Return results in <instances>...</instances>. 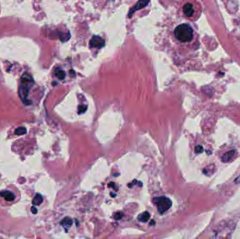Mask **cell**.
<instances>
[{"label":"cell","instance_id":"5bb4252c","mask_svg":"<svg viewBox=\"0 0 240 239\" xmlns=\"http://www.w3.org/2000/svg\"><path fill=\"white\" fill-rule=\"evenodd\" d=\"M87 106H86V105H80L78 107V113L79 114L84 113V112L87 111Z\"/></svg>","mask_w":240,"mask_h":239},{"label":"cell","instance_id":"7c38bea8","mask_svg":"<svg viewBox=\"0 0 240 239\" xmlns=\"http://www.w3.org/2000/svg\"><path fill=\"white\" fill-rule=\"evenodd\" d=\"M55 74H56V76L57 78H58V79H61V80L64 79V78L65 77V72H64L63 70H62V69H57L56 70Z\"/></svg>","mask_w":240,"mask_h":239},{"label":"cell","instance_id":"d6986e66","mask_svg":"<svg viewBox=\"0 0 240 239\" xmlns=\"http://www.w3.org/2000/svg\"><path fill=\"white\" fill-rule=\"evenodd\" d=\"M239 182H240V176L238 177V178H237L235 179V180H234V182H235L236 184H238Z\"/></svg>","mask_w":240,"mask_h":239},{"label":"cell","instance_id":"7a4b0ae2","mask_svg":"<svg viewBox=\"0 0 240 239\" xmlns=\"http://www.w3.org/2000/svg\"><path fill=\"white\" fill-rule=\"evenodd\" d=\"M33 84V79L30 75L26 73L21 78V84L19 88V95L20 98L25 103V100L28 97L29 91Z\"/></svg>","mask_w":240,"mask_h":239},{"label":"cell","instance_id":"277c9868","mask_svg":"<svg viewBox=\"0 0 240 239\" xmlns=\"http://www.w3.org/2000/svg\"><path fill=\"white\" fill-rule=\"evenodd\" d=\"M182 12L184 16L188 19H192L194 17L195 10L193 3L190 2H187L182 6Z\"/></svg>","mask_w":240,"mask_h":239},{"label":"cell","instance_id":"ba28073f","mask_svg":"<svg viewBox=\"0 0 240 239\" xmlns=\"http://www.w3.org/2000/svg\"><path fill=\"white\" fill-rule=\"evenodd\" d=\"M234 153H235V151L234 150H230L228 152H226L224 154L222 157H221V161L224 163H227L232 159V158L234 157Z\"/></svg>","mask_w":240,"mask_h":239},{"label":"cell","instance_id":"ffe728a7","mask_svg":"<svg viewBox=\"0 0 240 239\" xmlns=\"http://www.w3.org/2000/svg\"><path fill=\"white\" fill-rule=\"evenodd\" d=\"M154 225V224H155V222H154V220H152V221H151V223H150V225Z\"/></svg>","mask_w":240,"mask_h":239},{"label":"cell","instance_id":"52a82bcc","mask_svg":"<svg viewBox=\"0 0 240 239\" xmlns=\"http://www.w3.org/2000/svg\"><path fill=\"white\" fill-rule=\"evenodd\" d=\"M0 197H3L5 200L8 201H12L16 198V196L9 191H2L0 192Z\"/></svg>","mask_w":240,"mask_h":239},{"label":"cell","instance_id":"3957f363","mask_svg":"<svg viewBox=\"0 0 240 239\" xmlns=\"http://www.w3.org/2000/svg\"><path fill=\"white\" fill-rule=\"evenodd\" d=\"M153 203L157 206V210L160 214H163L169 210L172 206V201L169 198L165 197L154 198Z\"/></svg>","mask_w":240,"mask_h":239},{"label":"cell","instance_id":"4fadbf2b","mask_svg":"<svg viewBox=\"0 0 240 239\" xmlns=\"http://www.w3.org/2000/svg\"><path fill=\"white\" fill-rule=\"evenodd\" d=\"M27 133V129L24 127H19L16 130V134L18 135H25Z\"/></svg>","mask_w":240,"mask_h":239},{"label":"cell","instance_id":"30bf717a","mask_svg":"<svg viewBox=\"0 0 240 239\" xmlns=\"http://www.w3.org/2000/svg\"><path fill=\"white\" fill-rule=\"evenodd\" d=\"M42 202H43V197H42L41 194H37L33 200V206H39V205H41Z\"/></svg>","mask_w":240,"mask_h":239},{"label":"cell","instance_id":"5b68a950","mask_svg":"<svg viewBox=\"0 0 240 239\" xmlns=\"http://www.w3.org/2000/svg\"><path fill=\"white\" fill-rule=\"evenodd\" d=\"M105 40L99 36H93L89 42L90 47L95 49H101L105 46Z\"/></svg>","mask_w":240,"mask_h":239},{"label":"cell","instance_id":"8992f818","mask_svg":"<svg viewBox=\"0 0 240 239\" xmlns=\"http://www.w3.org/2000/svg\"><path fill=\"white\" fill-rule=\"evenodd\" d=\"M150 1V0H139V1L137 2V4L134 5V6H133L131 9V10L129 11V18H131L133 13L136 11H138L141 9H143V8H145L147 5L149 4Z\"/></svg>","mask_w":240,"mask_h":239},{"label":"cell","instance_id":"2e32d148","mask_svg":"<svg viewBox=\"0 0 240 239\" xmlns=\"http://www.w3.org/2000/svg\"><path fill=\"white\" fill-rule=\"evenodd\" d=\"M194 151H195L197 154H200V153L203 152L204 149L201 145H197L195 147V148H194Z\"/></svg>","mask_w":240,"mask_h":239},{"label":"cell","instance_id":"44dd1931","mask_svg":"<svg viewBox=\"0 0 240 239\" xmlns=\"http://www.w3.org/2000/svg\"><path fill=\"white\" fill-rule=\"evenodd\" d=\"M110 194H111V197H116V194H114H114H113V192H111V193H110Z\"/></svg>","mask_w":240,"mask_h":239},{"label":"cell","instance_id":"6da1fadb","mask_svg":"<svg viewBox=\"0 0 240 239\" xmlns=\"http://www.w3.org/2000/svg\"><path fill=\"white\" fill-rule=\"evenodd\" d=\"M174 36L178 42L188 43L193 39L194 32L193 28L188 24H181L175 28Z\"/></svg>","mask_w":240,"mask_h":239},{"label":"cell","instance_id":"e0dca14e","mask_svg":"<svg viewBox=\"0 0 240 239\" xmlns=\"http://www.w3.org/2000/svg\"><path fill=\"white\" fill-rule=\"evenodd\" d=\"M108 187H113V188H114V189H115L116 190L118 189H117V187H116L115 184H114V182H110V184H108Z\"/></svg>","mask_w":240,"mask_h":239},{"label":"cell","instance_id":"9c48e42d","mask_svg":"<svg viewBox=\"0 0 240 239\" xmlns=\"http://www.w3.org/2000/svg\"><path fill=\"white\" fill-rule=\"evenodd\" d=\"M73 224V220L72 218L69 217H66L64 218L62 221L60 222V224L65 228V229H69L71 227L72 225Z\"/></svg>","mask_w":240,"mask_h":239},{"label":"cell","instance_id":"8fae6325","mask_svg":"<svg viewBox=\"0 0 240 239\" xmlns=\"http://www.w3.org/2000/svg\"><path fill=\"white\" fill-rule=\"evenodd\" d=\"M150 213H149L148 212L145 211L138 216V219L142 222H147L149 220V219H150Z\"/></svg>","mask_w":240,"mask_h":239},{"label":"cell","instance_id":"ac0fdd59","mask_svg":"<svg viewBox=\"0 0 240 239\" xmlns=\"http://www.w3.org/2000/svg\"><path fill=\"white\" fill-rule=\"evenodd\" d=\"M31 210H32V213H33V214H37V209L34 206L32 207Z\"/></svg>","mask_w":240,"mask_h":239},{"label":"cell","instance_id":"9a60e30c","mask_svg":"<svg viewBox=\"0 0 240 239\" xmlns=\"http://www.w3.org/2000/svg\"><path fill=\"white\" fill-rule=\"evenodd\" d=\"M124 216V213H121V212H118V213H117L114 214V218L116 220H119L121 219L122 217H123Z\"/></svg>","mask_w":240,"mask_h":239}]
</instances>
